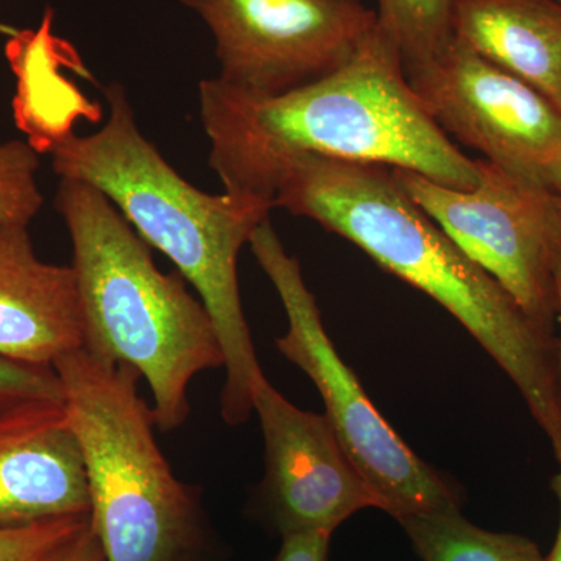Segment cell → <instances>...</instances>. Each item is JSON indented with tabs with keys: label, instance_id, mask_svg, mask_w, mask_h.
I'll use <instances>...</instances> for the list:
<instances>
[{
	"label": "cell",
	"instance_id": "6da1fadb",
	"mask_svg": "<svg viewBox=\"0 0 561 561\" xmlns=\"http://www.w3.org/2000/svg\"><path fill=\"white\" fill-rule=\"evenodd\" d=\"M198 105L209 165L230 194L268 201L273 171L301 153L404 169L453 190L478 186V161L432 119L379 25L348 62L308 87L261 98L216 77L202 81Z\"/></svg>",
	"mask_w": 561,
	"mask_h": 561
},
{
	"label": "cell",
	"instance_id": "7a4b0ae2",
	"mask_svg": "<svg viewBox=\"0 0 561 561\" xmlns=\"http://www.w3.org/2000/svg\"><path fill=\"white\" fill-rule=\"evenodd\" d=\"M265 194L275 208L316 220L437 301L518 387L561 467L553 382L556 331L541 327L402 190L390 165L294 154Z\"/></svg>",
	"mask_w": 561,
	"mask_h": 561
},
{
	"label": "cell",
	"instance_id": "3957f363",
	"mask_svg": "<svg viewBox=\"0 0 561 561\" xmlns=\"http://www.w3.org/2000/svg\"><path fill=\"white\" fill-rule=\"evenodd\" d=\"M105 99L110 116L101 130L51 139V168L60 179L101 191L197 290L224 353L221 419L239 426L253 413L254 386L264 376L243 316L239 253L275 206L256 195H213L192 186L140 133L124 87L108 84Z\"/></svg>",
	"mask_w": 561,
	"mask_h": 561
},
{
	"label": "cell",
	"instance_id": "277c9868",
	"mask_svg": "<svg viewBox=\"0 0 561 561\" xmlns=\"http://www.w3.org/2000/svg\"><path fill=\"white\" fill-rule=\"evenodd\" d=\"M55 208L72 242L83 348L146 379L160 430L183 426L192 379L225 364L205 305L181 276L157 267L149 245L101 191L61 179Z\"/></svg>",
	"mask_w": 561,
	"mask_h": 561
},
{
	"label": "cell",
	"instance_id": "5b68a950",
	"mask_svg": "<svg viewBox=\"0 0 561 561\" xmlns=\"http://www.w3.org/2000/svg\"><path fill=\"white\" fill-rule=\"evenodd\" d=\"M54 368L105 560H201L208 541L201 504L154 440L157 423L139 394V373L87 348L66 354Z\"/></svg>",
	"mask_w": 561,
	"mask_h": 561
},
{
	"label": "cell",
	"instance_id": "8992f818",
	"mask_svg": "<svg viewBox=\"0 0 561 561\" xmlns=\"http://www.w3.org/2000/svg\"><path fill=\"white\" fill-rule=\"evenodd\" d=\"M249 245L278 291L289 321L286 334L275 341L276 348L316 383L324 416L367 482L379 511L401 522L420 513L460 507L456 486L412 451L343 362L302 278L300 261L284 249L271 219L262 221Z\"/></svg>",
	"mask_w": 561,
	"mask_h": 561
},
{
	"label": "cell",
	"instance_id": "52a82bcc",
	"mask_svg": "<svg viewBox=\"0 0 561 561\" xmlns=\"http://www.w3.org/2000/svg\"><path fill=\"white\" fill-rule=\"evenodd\" d=\"M472 190L443 186L426 176L393 169L402 190L453 242L493 276L527 316L556 331L553 267L561 249L556 192L478 160Z\"/></svg>",
	"mask_w": 561,
	"mask_h": 561
},
{
	"label": "cell",
	"instance_id": "ba28073f",
	"mask_svg": "<svg viewBox=\"0 0 561 561\" xmlns=\"http://www.w3.org/2000/svg\"><path fill=\"white\" fill-rule=\"evenodd\" d=\"M216 41L217 79L245 94H286L354 57L378 25L359 0H180Z\"/></svg>",
	"mask_w": 561,
	"mask_h": 561
},
{
	"label": "cell",
	"instance_id": "9c48e42d",
	"mask_svg": "<svg viewBox=\"0 0 561 561\" xmlns=\"http://www.w3.org/2000/svg\"><path fill=\"white\" fill-rule=\"evenodd\" d=\"M435 124L483 160L553 192L561 183V111L459 39L405 73Z\"/></svg>",
	"mask_w": 561,
	"mask_h": 561
},
{
	"label": "cell",
	"instance_id": "30bf717a",
	"mask_svg": "<svg viewBox=\"0 0 561 561\" xmlns=\"http://www.w3.org/2000/svg\"><path fill=\"white\" fill-rule=\"evenodd\" d=\"M265 445L262 496L280 537L332 535L365 508H378L327 416L291 404L265 375L253 390Z\"/></svg>",
	"mask_w": 561,
	"mask_h": 561
},
{
	"label": "cell",
	"instance_id": "8fae6325",
	"mask_svg": "<svg viewBox=\"0 0 561 561\" xmlns=\"http://www.w3.org/2000/svg\"><path fill=\"white\" fill-rule=\"evenodd\" d=\"M80 515H90V493L65 401L0 409V526Z\"/></svg>",
	"mask_w": 561,
	"mask_h": 561
},
{
	"label": "cell",
	"instance_id": "7c38bea8",
	"mask_svg": "<svg viewBox=\"0 0 561 561\" xmlns=\"http://www.w3.org/2000/svg\"><path fill=\"white\" fill-rule=\"evenodd\" d=\"M80 348L76 272L41 261L27 224H0V356L54 367Z\"/></svg>",
	"mask_w": 561,
	"mask_h": 561
},
{
	"label": "cell",
	"instance_id": "4fadbf2b",
	"mask_svg": "<svg viewBox=\"0 0 561 561\" xmlns=\"http://www.w3.org/2000/svg\"><path fill=\"white\" fill-rule=\"evenodd\" d=\"M454 38L561 111V3L453 0Z\"/></svg>",
	"mask_w": 561,
	"mask_h": 561
},
{
	"label": "cell",
	"instance_id": "5bb4252c",
	"mask_svg": "<svg viewBox=\"0 0 561 561\" xmlns=\"http://www.w3.org/2000/svg\"><path fill=\"white\" fill-rule=\"evenodd\" d=\"M423 561H546L530 538L482 529L460 507L408 516L398 522Z\"/></svg>",
	"mask_w": 561,
	"mask_h": 561
},
{
	"label": "cell",
	"instance_id": "9a60e30c",
	"mask_svg": "<svg viewBox=\"0 0 561 561\" xmlns=\"http://www.w3.org/2000/svg\"><path fill=\"white\" fill-rule=\"evenodd\" d=\"M378 25L394 44L405 73L426 65L454 39L453 0H378Z\"/></svg>",
	"mask_w": 561,
	"mask_h": 561
},
{
	"label": "cell",
	"instance_id": "2e32d148",
	"mask_svg": "<svg viewBox=\"0 0 561 561\" xmlns=\"http://www.w3.org/2000/svg\"><path fill=\"white\" fill-rule=\"evenodd\" d=\"M39 150L32 142H0V224H31L43 206Z\"/></svg>",
	"mask_w": 561,
	"mask_h": 561
},
{
	"label": "cell",
	"instance_id": "e0dca14e",
	"mask_svg": "<svg viewBox=\"0 0 561 561\" xmlns=\"http://www.w3.org/2000/svg\"><path fill=\"white\" fill-rule=\"evenodd\" d=\"M88 526L90 515L0 526V561H62Z\"/></svg>",
	"mask_w": 561,
	"mask_h": 561
},
{
	"label": "cell",
	"instance_id": "ac0fdd59",
	"mask_svg": "<svg viewBox=\"0 0 561 561\" xmlns=\"http://www.w3.org/2000/svg\"><path fill=\"white\" fill-rule=\"evenodd\" d=\"M32 400L65 401L55 368L0 356V409Z\"/></svg>",
	"mask_w": 561,
	"mask_h": 561
},
{
	"label": "cell",
	"instance_id": "d6986e66",
	"mask_svg": "<svg viewBox=\"0 0 561 561\" xmlns=\"http://www.w3.org/2000/svg\"><path fill=\"white\" fill-rule=\"evenodd\" d=\"M331 537L327 534L284 537L275 561H328Z\"/></svg>",
	"mask_w": 561,
	"mask_h": 561
},
{
	"label": "cell",
	"instance_id": "ffe728a7",
	"mask_svg": "<svg viewBox=\"0 0 561 561\" xmlns=\"http://www.w3.org/2000/svg\"><path fill=\"white\" fill-rule=\"evenodd\" d=\"M62 561H106L101 541H99L94 530H92L91 522L88 529L81 534L79 540H77L76 545L66 553Z\"/></svg>",
	"mask_w": 561,
	"mask_h": 561
},
{
	"label": "cell",
	"instance_id": "44dd1931",
	"mask_svg": "<svg viewBox=\"0 0 561 561\" xmlns=\"http://www.w3.org/2000/svg\"><path fill=\"white\" fill-rule=\"evenodd\" d=\"M553 283H556L557 323L561 331V249L557 254L556 267H553ZM553 382H556L557 401L561 409V332L557 337L556 362H553Z\"/></svg>",
	"mask_w": 561,
	"mask_h": 561
},
{
	"label": "cell",
	"instance_id": "7402d4cb",
	"mask_svg": "<svg viewBox=\"0 0 561 561\" xmlns=\"http://www.w3.org/2000/svg\"><path fill=\"white\" fill-rule=\"evenodd\" d=\"M551 490L552 493L556 494L557 502H559L560 522L556 542H553V548L549 557H546V561H561V471L551 479Z\"/></svg>",
	"mask_w": 561,
	"mask_h": 561
},
{
	"label": "cell",
	"instance_id": "603a6c76",
	"mask_svg": "<svg viewBox=\"0 0 561 561\" xmlns=\"http://www.w3.org/2000/svg\"><path fill=\"white\" fill-rule=\"evenodd\" d=\"M0 33H3V35H9V36L20 35V32L14 31L13 27H10V25H5V24H0Z\"/></svg>",
	"mask_w": 561,
	"mask_h": 561
},
{
	"label": "cell",
	"instance_id": "cb8c5ba5",
	"mask_svg": "<svg viewBox=\"0 0 561 561\" xmlns=\"http://www.w3.org/2000/svg\"><path fill=\"white\" fill-rule=\"evenodd\" d=\"M556 194H557V202H559V213H560V220H561V183H560L559 190H557Z\"/></svg>",
	"mask_w": 561,
	"mask_h": 561
},
{
	"label": "cell",
	"instance_id": "d4e9b609",
	"mask_svg": "<svg viewBox=\"0 0 561 561\" xmlns=\"http://www.w3.org/2000/svg\"><path fill=\"white\" fill-rule=\"evenodd\" d=\"M557 2H560V3H561V0H557Z\"/></svg>",
	"mask_w": 561,
	"mask_h": 561
}]
</instances>
